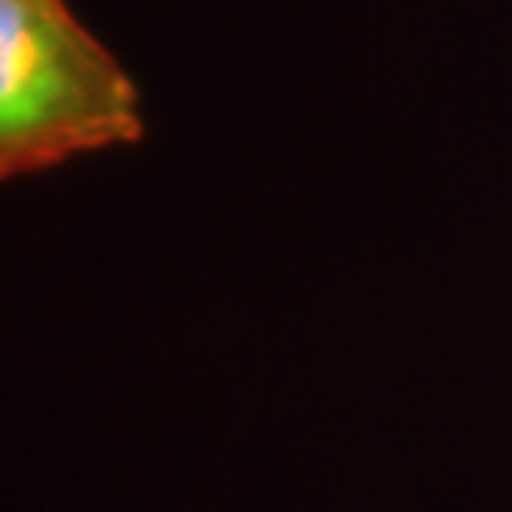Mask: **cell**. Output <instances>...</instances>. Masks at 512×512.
<instances>
[{"instance_id":"1","label":"cell","mask_w":512,"mask_h":512,"mask_svg":"<svg viewBox=\"0 0 512 512\" xmlns=\"http://www.w3.org/2000/svg\"><path fill=\"white\" fill-rule=\"evenodd\" d=\"M141 137L137 80L69 0H0V183Z\"/></svg>"}]
</instances>
